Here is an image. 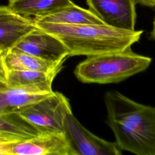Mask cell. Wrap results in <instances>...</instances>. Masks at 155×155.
I'll return each mask as SVG.
<instances>
[{
    "instance_id": "cell-20",
    "label": "cell",
    "mask_w": 155,
    "mask_h": 155,
    "mask_svg": "<svg viewBox=\"0 0 155 155\" xmlns=\"http://www.w3.org/2000/svg\"><path fill=\"white\" fill-rule=\"evenodd\" d=\"M2 58V55L1 54V53H0V59Z\"/></svg>"
},
{
    "instance_id": "cell-1",
    "label": "cell",
    "mask_w": 155,
    "mask_h": 155,
    "mask_svg": "<svg viewBox=\"0 0 155 155\" xmlns=\"http://www.w3.org/2000/svg\"><path fill=\"white\" fill-rule=\"evenodd\" d=\"M107 123L121 150L155 155V107L131 100L116 91L105 93Z\"/></svg>"
},
{
    "instance_id": "cell-12",
    "label": "cell",
    "mask_w": 155,
    "mask_h": 155,
    "mask_svg": "<svg viewBox=\"0 0 155 155\" xmlns=\"http://www.w3.org/2000/svg\"><path fill=\"white\" fill-rule=\"evenodd\" d=\"M35 21L64 24H105L89 9L74 3L45 16L34 18Z\"/></svg>"
},
{
    "instance_id": "cell-7",
    "label": "cell",
    "mask_w": 155,
    "mask_h": 155,
    "mask_svg": "<svg viewBox=\"0 0 155 155\" xmlns=\"http://www.w3.org/2000/svg\"><path fill=\"white\" fill-rule=\"evenodd\" d=\"M89 10L106 25L134 30L136 21L135 0H86Z\"/></svg>"
},
{
    "instance_id": "cell-3",
    "label": "cell",
    "mask_w": 155,
    "mask_h": 155,
    "mask_svg": "<svg viewBox=\"0 0 155 155\" xmlns=\"http://www.w3.org/2000/svg\"><path fill=\"white\" fill-rule=\"evenodd\" d=\"M151 61L129 47L121 51L87 56L76 66L74 74L82 83H117L145 71Z\"/></svg>"
},
{
    "instance_id": "cell-9",
    "label": "cell",
    "mask_w": 155,
    "mask_h": 155,
    "mask_svg": "<svg viewBox=\"0 0 155 155\" xmlns=\"http://www.w3.org/2000/svg\"><path fill=\"white\" fill-rule=\"evenodd\" d=\"M33 18L14 12L8 5H0V53L2 56L25 35L36 28Z\"/></svg>"
},
{
    "instance_id": "cell-15",
    "label": "cell",
    "mask_w": 155,
    "mask_h": 155,
    "mask_svg": "<svg viewBox=\"0 0 155 155\" xmlns=\"http://www.w3.org/2000/svg\"><path fill=\"white\" fill-rule=\"evenodd\" d=\"M0 131L16 136L22 140L35 137L41 133L18 113L0 114Z\"/></svg>"
},
{
    "instance_id": "cell-16",
    "label": "cell",
    "mask_w": 155,
    "mask_h": 155,
    "mask_svg": "<svg viewBox=\"0 0 155 155\" xmlns=\"http://www.w3.org/2000/svg\"><path fill=\"white\" fill-rule=\"evenodd\" d=\"M21 140H23L16 136L0 131V155H13V145Z\"/></svg>"
},
{
    "instance_id": "cell-18",
    "label": "cell",
    "mask_w": 155,
    "mask_h": 155,
    "mask_svg": "<svg viewBox=\"0 0 155 155\" xmlns=\"http://www.w3.org/2000/svg\"><path fill=\"white\" fill-rule=\"evenodd\" d=\"M136 3L145 7L155 8V0H135Z\"/></svg>"
},
{
    "instance_id": "cell-8",
    "label": "cell",
    "mask_w": 155,
    "mask_h": 155,
    "mask_svg": "<svg viewBox=\"0 0 155 155\" xmlns=\"http://www.w3.org/2000/svg\"><path fill=\"white\" fill-rule=\"evenodd\" d=\"M13 155H74L64 132L40 134L15 143Z\"/></svg>"
},
{
    "instance_id": "cell-19",
    "label": "cell",
    "mask_w": 155,
    "mask_h": 155,
    "mask_svg": "<svg viewBox=\"0 0 155 155\" xmlns=\"http://www.w3.org/2000/svg\"><path fill=\"white\" fill-rule=\"evenodd\" d=\"M151 38L155 41V19L153 22V30L150 33Z\"/></svg>"
},
{
    "instance_id": "cell-14",
    "label": "cell",
    "mask_w": 155,
    "mask_h": 155,
    "mask_svg": "<svg viewBox=\"0 0 155 155\" xmlns=\"http://www.w3.org/2000/svg\"><path fill=\"white\" fill-rule=\"evenodd\" d=\"M50 93L31 94L7 84L0 85V114L18 113Z\"/></svg>"
},
{
    "instance_id": "cell-10",
    "label": "cell",
    "mask_w": 155,
    "mask_h": 155,
    "mask_svg": "<svg viewBox=\"0 0 155 155\" xmlns=\"http://www.w3.org/2000/svg\"><path fill=\"white\" fill-rule=\"evenodd\" d=\"M58 71L44 72L29 70L7 71V85L31 94L53 92L52 82Z\"/></svg>"
},
{
    "instance_id": "cell-5",
    "label": "cell",
    "mask_w": 155,
    "mask_h": 155,
    "mask_svg": "<svg viewBox=\"0 0 155 155\" xmlns=\"http://www.w3.org/2000/svg\"><path fill=\"white\" fill-rule=\"evenodd\" d=\"M64 133L74 155H121L117 143L104 140L86 129L74 116L68 114Z\"/></svg>"
},
{
    "instance_id": "cell-13",
    "label": "cell",
    "mask_w": 155,
    "mask_h": 155,
    "mask_svg": "<svg viewBox=\"0 0 155 155\" xmlns=\"http://www.w3.org/2000/svg\"><path fill=\"white\" fill-rule=\"evenodd\" d=\"M73 2L71 0H8V6L27 18H39L50 15Z\"/></svg>"
},
{
    "instance_id": "cell-2",
    "label": "cell",
    "mask_w": 155,
    "mask_h": 155,
    "mask_svg": "<svg viewBox=\"0 0 155 155\" xmlns=\"http://www.w3.org/2000/svg\"><path fill=\"white\" fill-rule=\"evenodd\" d=\"M39 28L57 38L68 57L121 51L138 42L142 30H127L106 24H64L35 21Z\"/></svg>"
},
{
    "instance_id": "cell-17",
    "label": "cell",
    "mask_w": 155,
    "mask_h": 155,
    "mask_svg": "<svg viewBox=\"0 0 155 155\" xmlns=\"http://www.w3.org/2000/svg\"><path fill=\"white\" fill-rule=\"evenodd\" d=\"M7 70L4 67L2 58L0 59V85H6Z\"/></svg>"
},
{
    "instance_id": "cell-6",
    "label": "cell",
    "mask_w": 155,
    "mask_h": 155,
    "mask_svg": "<svg viewBox=\"0 0 155 155\" xmlns=\"http://www.w3.org/2000/svg\"><path fill=\"white\" fill-rule=\"evenodd\" d=\"M10 50L52 62H64L68 57L67 48L57 38L38 27L23 37Z\"/></svg>"
},
{
    "instance_id": "cell-4",
    "label": "cell",
    "mask_w": 155,
    "mask_h": 155,
    "mask_svg": "<svg viewBox=\"0 0 155 155\" xmlns=\"http://www.w3.org/2000/svg\"><path fill=\"white\" fill-rule=\"evenodd\" d=\"M68 99L61 93L53 91L18 113L41 133L64 132L65 120L71 113Z\"/></svg>"
},
{
    "instance_id": "cell-11",
    "label": "cell",
    "mask_w": 155,
    "mask_h": 155,
    "mask_svg": "<svg viewBox=\"0 0 155 155\" xmlns=\"http://www.w3.org/2000/svg\"><path fill=\"white\" fill-rule=\"evenodd\" d=\"M2 59L7 71L29 70L59 73L64 64V62H52L45 61L25 53L13 50H10L3 54Z\"/></svg>"
}]
</instances>
